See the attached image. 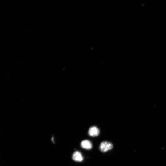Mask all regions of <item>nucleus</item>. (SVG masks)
I'll list each match as a JSON object with an SVG mask.
<instances>
[{
  "label": "nucleus",
  "instance_id": "1",
  "mask_svg": "<svg viewBox=\"0 0 166 166\" xmlns=\"http://www.w3.org/2000/svg\"><path fill=\"white\" fill-rule=\"evenodd\" d=\"M113 147L112 144L108 141H103L99 145L100 150L103 152H105L111 149Z\"/></svg>",
  "mask_w": 166,
  "mask_h": 166
},
{
  "label": "nucleus",
  "instance_id": "2",
  "mask_svg": "<svg viewBox=\"0 0 166 166\" xmlns=\"http://www.w3.org/2000/svg\"><path fill=\"white\" fill-rule=\"evenodd\" d=\"M99 129L96 126H93L89 128L88 130V134L92 137H96L98 136L99 134Z\"/></svg>",
  "mask_w": 166,
  "mask_h": 166
},
{
  "label": "nucleus",
  "instance_id": "3",
  "mask_svg": "<svg viewBox=\"0 0 166 166\" xmlns=\"http://www.w3.org/2000/svg\"><path fill=\"white\" fill-rule=\"evenodd\" d=\"M72 158L75 161L81 162L83 160V157L80 152L77 151L73 152L72 155Z\"/></svg>",
  "mask_w": 166,
  "mask_h": 166
},
{
  "label": "nucleus",
  "instance_id": "4",
  "mask_svg": "<svg viewBox=\"0 0 166 166\" xmlns=\"http://www.w3.org/2000/svg\"><path fill=\"white\" fill-rule=\"evenodd\" d=\"M81 147L85 149L89 150L92 148V144L89 140H82L81 143Z\"/></svg>",
  "mask_w": 166,
  "mask_h": 166
}]
</instances>
